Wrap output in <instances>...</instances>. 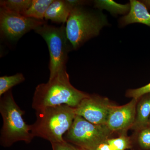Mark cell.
I'll return each instance as SVG.
<instances>
[{
    "label": "cell",
    "mask_w": 150,
    "mask_h": 150,
    "mask_svg": "<svg viewBox=\"0 0 150 150\" xmlns=\"http://www.w3.org/2000/svg\"><path fill=\"white\" fill-rule=\"evenodd\" d=\"M53 150H81L80 148L66 141L51 144Z\"/></svg>",
    "instance_id": "cell-20"
},
{
    "label": "cell",
    "mask_w": 150,
    "mask_h": 150,
    "mask_svg": "<svg viewBox=\"0 0 150 150\" xmlns=\"http://www.w3.org/2000/svg\"><path fill=\"white\" fill-rule=\"evenodd\" d=\"M109 99L97 95H89L75 108L76 115L96 125H106L111 108Z\"/></svg>",
    "instance_id": "cell-8"
},
{
    "label": "cell",
    "mask_w": 150,
    "mask_h": 150,
    "mask_svg": "<svg viewBox=\"0 0 150 150\" xmlns=\"http://www.w3.org/2000/svg\"><path fill=\"white\" fill-rule=\"evenodd\" d=\"M95 150H112L107 141L101 143L96 148Z\"/></svg>",
    "instance_id": "cell-21"
},
{
    "label": "cell",
    "mask_w": 150,
    "mask_h": 150,
    "mask_svg": "<svg viewBox=\"0 0 150 150\" xmlns=\"http://www.w3.org/2000/svg\"><path fill=\"white\" fill-rule=\"evenodd\" d=\"M142 1L147 8L148 10L150 9V1Z\"/></svg>",
    "instance_id": "cell-22"
},
{
    "label": "cell",
    "mask_w": 150,
    "mask_h": 150,
    "mask_svg": "<svg viewBox=\"0 0 150 150\" xmlns=\"http://www.w3.org/2000/svg\"><path fill=\"white\" fill-rule=\"evenodd\" d=\"M94 7L98 9L105 10L113 16L118 15H126L129 13L130 9V4H121L115 2L112 0L95 1Z\"/></svg>",
    "instance_id": "cell-13"
},
{
    "label": "cell",
    "mask_w": 150,
    "mask_h": 150,
    "mask_svg": "<svg viewBox=\"0 0 150 150\" xmlns=\"http://www.w3.org/2000/svg\"><path fill=\"white\" fill-rule=\"evenodd\" d=\"M149 93H150V83L139 88L128 90L126 96L139 100L143 96Z\"/></svg>",
    "instance_id": "cell-19"
},
{
    "label": "cell",
    "mask_w": 150,
    "mask_h": 150,
    "mask_svg": "<svg viewBox=\"0 0 150 150\" xmlns=\"http://www.w3.org/2000/svg\"><path fill=\"white\" fill-rule=\"evenodd\" d=\"M0 113L3 124L1 129L0 144L4 147L11 146L14 143L24 142L29 144L34 137L23 116L25 111L21 110L15 101L11 90L1 97Z\"/></svg>",
    "instance_id": "cell-3"
},
{
    "label": "cell",
    "mask_w": 150,
    "mask_h": 150,
    "mask_svg": "<svg viewBox=\"0 0 150 150\" xmlns=\"http://www.w3.org/2000/svg\"><path fill=\"white\" fill-rule=\"evenodd\" d=\"M46 23L44 20L27 17L2 8H0L1 34L11 41L18 40L25 33Z\"/></svg>",
    "instance_id": "cell-7"
},
{
    "label": "cell",
    "mask_w": 150,
    "mask_h": 150,
    "mask_svg": "<svg viewBox=\"0 0 150 150\" xmlns=\"http://www.w3.org/2000/svg\"><path fill=\"white\" fill-rule=\"evenodd\" d=\"M108 25L107 17L101 12L90 11L82 6L74 7L66 26L67 38L72 49H78L99 35L103 28Z\"/></svg>",
    "instance_id": "cell-4"
},
{
    "label": "cell",
    "mask_w": 150,
    "mask_h": 150,
    "mask_svg": "<svg viewBox=\"0 0 150 150\" xmlns=\"http://www.w3.org/2000/svg\"><path fill=\"white\" fill-rule=\"evenodd\" d=\"M35 111L36 121L30 125L33 137L42 138L51 144L64 141V135L71 128L76 116L74 108L62 105Z\"/></svg>",
    "instance_id": "cell-2"
},
{
    "label": "cell",
    "mask_w": 150,
    "mask_h": 150,
    "mask_svg": "<svg viewBox=\"0 0 150 150\" xmlns=\"http://www.w3.org/2000/svg\"><path fill=\"white\" fill-rule=\"evenodd\" d=\"M54 0H32L31 5L22 15L43 20L48 7Z\"/></svg>",
    "instance_id": "cell-14"
},
{
    "label": "cell",
    "mask_w": 150,
    "mask_h": 150,
    "mask_svg": "<svg viewBox=\"0 0 150 150\" xmlns=\"http://www.w3.org/2000/svg\"><path fill=\"white\" fill-rule=\"evenodd\" d=\"M107 142L112 150H126L131 147L130 139L125 135L118 138L108 139Z\"/></svg>",
    "instance_id": "cell-17"
},
{
    "label": "cell",
    "mask_w": 150,
    "mask_h": 150,
    "mask_svg": "<svg viewBox=\"0 0 150 150\" xmlns=\"http://www.w3.org/2000/svg\"><path fill=\"white\" fill-rule=\"evenodd\" d=\"M138 100L132 98L121 106L113 105L108 118L106 126L112 132L125 131L132 128L135 122Z\"/></svg>",
    "instance_id": "cell-9"
},
{
    "label": "cell",
    "mask_w": 150,
    "mask_h": 150,
    "mask_svg": "<svg viewBox=\"0 0 150 150\" xmlns=\"http://www.w3.org/2000/svg\"><path fill=\"white\" fill-rule=\"evenodd\" d=\"M32 2V0H2L0 1V6L1 8L23 15Z\"/></svg>",
    "instance_id": "cell-15"
},
{
    "label": "cell",
    "mask_w": 150,
    "mask_h": 150,
    "mask_svg": "<svg viewBox=\"0 0 150 150\" xmlns=\"http://www.w3.org/2000/svg\"><path fill=\"white\" fill-rule=\"evenodd\" d=\"M149 126V127H150V117L149 118V126Z\"/></svg>",
    "instance_id": "cell-23"
},
{
    "label": "cell",
    "mask_w": 150,
    "mask_h": 150,
    "mask_svg": "<svg viewBox=\"0 0 150 150\" xmlns=\"http://www.w3.org/2000/svg\"><path fill=\"white\" fill-rule=\"evenodd\" d=\"M80 149H81V148H80ZM81 150H87L84 149H81Z\"/></svg>",
    "instance_id": "cell-24"
},
{
    "label": "cell",
    "mask_w": 150,
    "mask_h": 150,
    "mask_svg": "<svg viewBox=\"0 0 150 150\" xmlns=\"http://www.w3.org/2000/svg\"><path fill=\"white\" fill-rule=\"evenodd\" d=\"M112 132L106 125H96L76 115L64 139L81 149L95 150L101 143L106 142Z\"/></svg>",
    "instance_id": "cell-6"
},
{
    "label": "cell",
    "mask_w": 150,
    "mask_h": 150,
    "mask_svg": "<svg viewBox=\"0 0 150 150\" xmlns=\"http://www.w3.org/2000/svg\"><path fill=\"white\" fill-rule=\"evenodd\" d=\"M25 80L24 76L21 73H17L12 76H4L0 77V97L2 96L12 88Z\"/></svg>",
    "instance_id": "cell-16"
},
{
    "label": "cell",
    "mask_w": 150,
    "mask_h": 150,
    "mask_svg": "<svg viewBox=\"0 0 150 150\" xmlns=\"http://www.w3.org/2000/svg\"><path fill=\"white\" fill-rule=\"evenodd\" d=\"M138 142L142 149L150 150V127L148 126L139 131Z\"/></svg>",
    "instance_id": "cell-18"
},
{
    "label": "cell",
    "mask_w": 150,
    "mask_h": 150,
    "mask_svg": "<svg viewBox=\"0 0 150 150\" xmlns=\"http://www.w3.org/2000/svg\"><path fill=\"white\" fill-rule=\"evenodd\" d=\"M130 4L129 13L119 19V25L124 27L131 23H140L150 27V13L143 1L131 0Z\"/></svg>",
    "instance_id": "cell-10"
},
{
    "label": "cell",
    "mask_w": 150,
    "mask_h": 150,
    "mask_svg": "<svg viewBox=\"0 0 150 150\" xmlns=\"http://www.w3.org/2000/svg\"><path fill=\"white\" fill-rule=\"evenodd\" d=\"M150 117V93L145 95L138 100L135 122L132 129L140 130L149 126Z\"/></svg>",
    "instance_id": "cell-12"
},
{
    "label": "cell",
    "mask_w": 150,
    "mask_h": 150,
    "mask_svg": "<svg viewBox=\"0 0 150 150\" xmlns=\"http://www.w3.org/2000/svg\"><path fill=\"white\" fill-rule=\"evenodd\" d=\"M73 8L68 0H54L47 9L44 18L55 23L64 24L67 23Z\"/></svg>",
    "instance_id": "cell-11"
},
{
    "label": "cell",
    "mask_w": 150,
    "mask_h": 150,
    "mask_svg": "<svg viewBox=\"0 0 150 150\" xmlns=\"http://www.w3.org/2000/svg\"><path fill=\"white\" fill-rule=\"evenodd\" d=\"M46 41L50 55L49 69L52 79L62 69L66 68L68 54L72 49L67 38L64 24L56 27L45 23L34 30Z\"/></svg>",
    "instance_id": "cell-5"
},
{
    "label": "cell",
    "mask_w": 150,
    "mask_h": 150,
    "mask_svg": "<svg viewBox=\"0 0 150 150\" xmlns=\"http://www.w3.org/2000/svg\"><path fill=\"white\" fill-rule=\"evenodd\" d=\"M71 83L67 69L59 71L46 83L38 85L33 98L32 107L36 110L45 108L66 105L76 108L88 96Z\"/></svg>",
    "instance_id": "cell-1"
}]
</instances>
